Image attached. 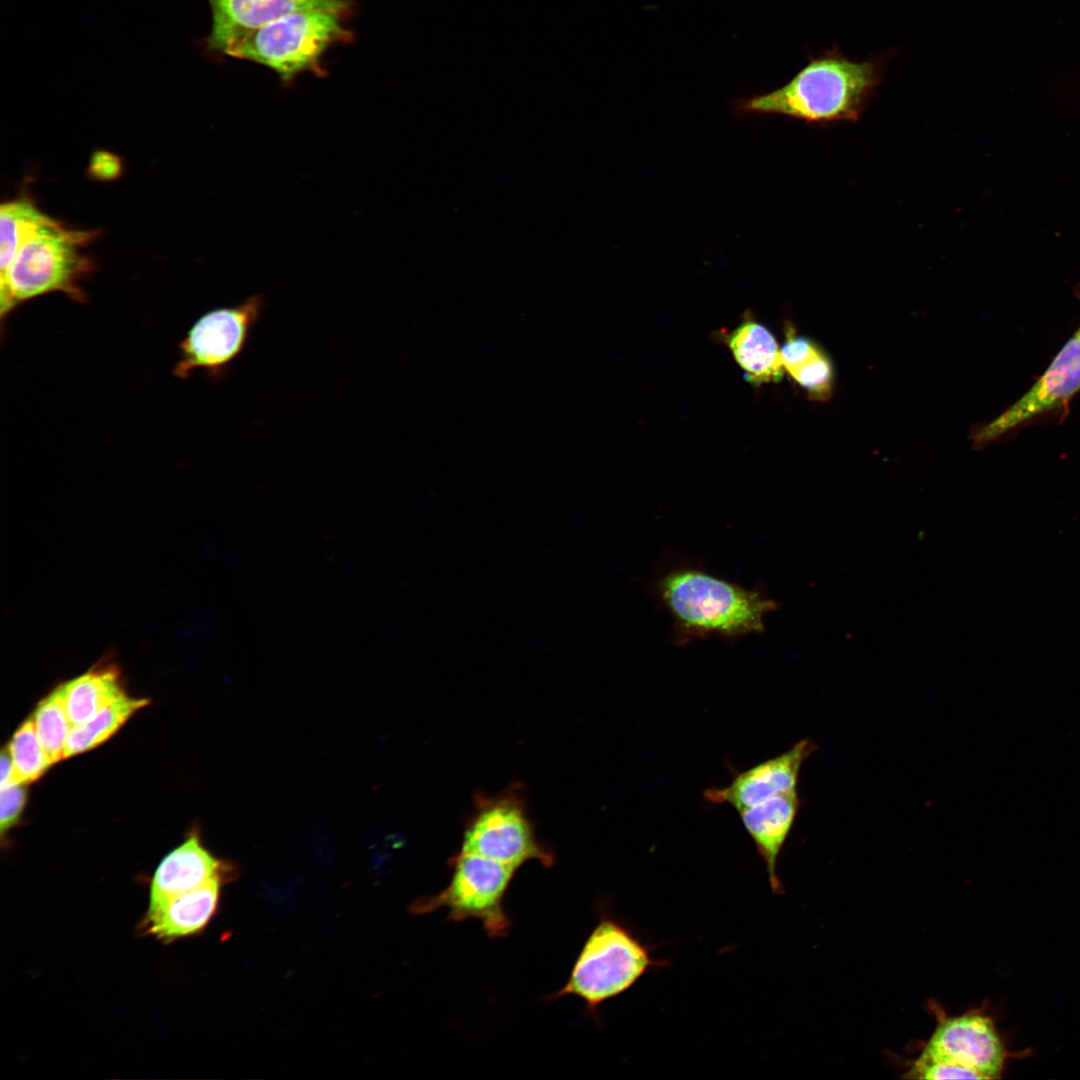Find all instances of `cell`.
<instances>
[{"instance_id":"1","label":"cell","mask_w":1080,"mask_h":1080,"mask_svg":"<svg viewBox=\"0 0 1080 1080\" xmlns=\"http://www.w3.org/2000/svg\"><path fill=\"white\" fill-rule=\"evenodd\" d=\"M880 59L856 61L838 48L809 62L784 86L743 99L742 114H775L807 123L855 122L882 79Z\"/></svg>"},{"instance_id":"2","label":"cell","mask_w":1080,"mask_h":1080,"mask_svg":"<svg viewBox=\"0 0 1080 1080\" xmlns=\"http://www.w3.org/2000/svg\"><path fill=\"white\" fill-rule=\"evenodd\" d=\"M659 596L683 637L737 638L764 630L775 601L701 570H674L661 578Z\"/></svg>"},{"instance_id":"3","label":"cell","mask_w":1080,"mask_h":1080,"mask_svg":"<svg viewBox=\"0 0 1080 1080\" xmlns=\"http://www.w3.org/2000/svg\"><path fill=\"white\" fill-rule=\"evenodd\" d=\"M598 921L586 938L563 987L546 997L582 1000L593 1018L599 1007L628 991L648 971L669 965L654 956L655 946L619 919L606 904H599Z\"/></svg>"},{"instance_id":"4","label":"cell","mask_w":1080,"mask_h":1080,"mask_svg":"<svg viewBox=\"0 0 1080 1080\" xmlns=\"http://www.w3.org/2000/svg\"><path fill=\"white\" fill-rule=\"evenodd\" d=\"M98 235L97 230L69 228L55 219L26 239L0 281L2 333L6 318L30 299L61 292L73 301H87L80 282L95 270V262L85 249Z\"/></svg>"},{"instance_id":"5","label":"cell","mask_w":1080,"mask_h":1080,"mask_svg":"<svg viewBox=\"0 0 1080 1080\" xmlns=\"http://www.w3.org/2000/svg\"><path fill=\"white\" fill-rule=\"evenodd\" d=\"M342 14L306 10L264 26L244 30L208 45L230 57L249 60L273 70L284 84L304 72L321 75L320 60L327 49L350 37Z\"/></svg>"},{"instance_id":"6","label":"cell","mask_w":1080,"mask_h":1080,"mask_svg":"<svg viewBox=\"0 0 1080 1080\" xmlns=\"http://www.w3.org/2000/svg\"><path fill=\"white\" fill-rule=\"evenodd\" d=\"M449 864L452 876L447 887L436 895L421 897L411 904L414 914L439 909L454 922L469 919L481 923L491 938L505 937L511 928L504 898L516 868L481 855L458 852Z\"/></svg>"},{"instance_id":"7","label":"cell","mask_w":1080,"mask_h":1080,"mask_svg":"<svg viewBox=\"0 0 1080 1080\" xmlns=\"http://www.w3.org/2000/svg\"><path fill=\"white\" fill-rule=\"evenodd\" d=\"M460 852L481 855L516 869L528 861L544 867L555 862L552 850L537 837L519 791L513 788L475 798Z\"/></svg>"},{"instance_id":"8","label":"cell","mask_w":1080,"mask_h":1080,"mask_svg":"<svg viewBox=\"0 0 1080 1080\" xmlns=\"http://www.w3.org/2000/svg\"><path fill=\"white\" fill-rule=\"evenodd\" d=\"M264 305V296L255 294L200 316L178 344L173 376L187 379L200 370L214 379L224 376L245 349Z\"/></svg>"},{"instance_id":"9","label":"cell","mask_w":1080,"mask_h":1080,"mask_svg":"<svg viewBox=\"0 0 1080 1080\" xmlns=\"http://www.w3.org/2000/svg\"><path fill=\"white\" fill-rule=\"evenodd\" d=\"M921 1055L970 1071L979 1079L999 1078L1005 1061L993 1021L977 1012L940 1017Z\"/></svg>"},{"instance_id":"10","label":"cell","mask_w":1080,"mask_h":1080,"mask_svg":"<svg viewBox=\"0 0 1080 1080\" xmlns=\"http://www.w3.org/2000/svg\"><path fill=\"white\" fill-rule=\"evenodd\" d=\"M1080 390V325L1037 382L1012 406L973 436L978 445L991 442L1029 420L1064 405Z\"/></svg>"},{"instance_id":"11","label":"cell","mask_w":1080,"mask_h":1080,"mask_svg":"<svg viewBox=\"0 0 1080 1080\" xmlns=\"http://www.w3.org/2000/svg\"><path fill=\"white\" fill-rule=\"evenodd\" d=\"M815 750V742L802 739L788 751L736 774L727 786L706 789L704 798L713 804H729L740 812L794 790L802 764Z\"/></svg>"},{"instance_id":"12","label":"cell","mask_w":1080,"mask_h":1080,"mask_svg":"<svg viewBox=\"0 0 1080 1080\" xmlns=\"http://www.w3.org/2000/svg\"><path fill=\"white\" fill-rule=\"evenodd\" d=\"M212 12L210 45L237 32L255 29L299 11L326 10L345 15L348 0H207Z\"/></svg>"},{"instance_id":"13","label":"cell","mask_w":1080,"mask_h":1080,"mask_svg":"<svg viewBox=\"0 0 1080 1080\" xmlns=\"http://www.w3.org/2000/svg\"><path fill=\"white\" fill-rule=\"evenodd\" d=\"M800 802L797 789H794L739 812L743 826L765 863L770 888L774 894L783 893L777 863L800 808Z\"/></svg>"},{"instance_id":"14","label":"cell","mask_w":1080,"mask_h":1080,"mask_svg":"<svg viewBox=\"0 0 1080 1080\" xmlns=\"http://www.w3.org/2000/svg\"><path fill=\"white\" fill-rule=\"evenodd\" d=\"M223 879L213 878L196 889L149 904L144 930L161 940L200 932L216 912Z\"/></svg>"},{"instance_id":"15","label":"cell","mask_w":1080,"mask_h":1080,"mask_svg":"<svg viewBox=\"0 0 1080 1080\" xmlns=\"http://www.w3.org/2000/svg\"><path fill=\"white\" fill-rule=\"evenodd\" d=\"M233 873L232 866L214 857L191 835L168 853L155 870L149 904L196 889L216 877Z\"/></svg>"},{"instance_id":"16","label":"cell","mask_w":1080,"mask_h":1080,"mask_svg":"<svg viewBox=\"0 0 1080 1080\" xmlns=\"http://www.w3.org/2000/svg\"><path fill=\"white\" fill-rule=\"evenodd\" d=\"M726 338L748 382L759 386L782 379L785 370L780 347L767 327L746 317Z\"/></svg>"},{"instance_id":"17","label":"cell","mask_w":1080,"mask_h":1080,"mask_svg":"<svg viewBox=\"0 0 1080 1080\" xmlns=\"http://www.w3.org/2000/svg\"><path fill=\"white\" fill-rule=\"evenodd\" d=\"M59 687L72 726L86 722L125 692L112 664L95 666Z\"/></svg>"},{"instance_id":"18","label":"cell","mask_w":1080,"mask_h":1080,"mask_svg":"<svg viewBox=\"0 0 1080 1080\" xmlns=\"http://www.w3.org/2000/svg\"><path fill=\"white\" fill-rule=\"evenodd\" d=\"M149 703L125 692L86 722L72 726L64 758L91 750L109 739L138 710Z\"/></svg>"},{"instance_id":"19","label":"cell","mask_w":1080,"mask_h":1080,"mask_svg":"<svg viewBox=\"0 0 1080 1080\" xmlns=\"http://www.w3.org/2000/svg\"><path fill=\"white\" fill-rule=\"evenodd\" d=\"M55 219L43 213L26 197L0 206V281L3 280L26 239L39 227Z\"/></svg>"},{"instance_id":"20","label":"cell","mask_w":1080,"mask_h":1080,"mask_svg":"<svg viewBox=\"0 0 1080 1080\" xmlns=\"http://www.w3.org/2000/svg\"><path fill=\"white\" fill-rule=\"evenodd\" d=\"M32 719L50 764L65 759V746L72 725L59 686L38 703Z\"/></svg>"},{"instance_id":"21","label":"cell","mask_w":1080,"mask_h":1080,"mask_svg":"<svg viewBox=\"0 0 1080 1080\" xmlns=\"http://www.w3.org/2000/svg\"><path fill=\"white\" fill-rule=\"evenodd\" d=\"M13 764L11 781L23 784L40 778L51 765L38 739L33 719H27L7 746Z\"/></svg>"},{"instance_id":"22","label":"cell","mask_w":1080,"mask_h":1080,"mask_svg":"<svg viewBox=\"0 0 1080 1080\" xmlns=\"http://www.w3.org/2000/svg\"><path fill=\"white\" fill-rule=\"evenodd\" d=\"M789 374L815 400H827L832 394L833 366L821 347Z\"/></svg>"},{"instance_id":"23","label":"cell","mask_w":1080,"mask_h":1080,"mask_svg":"<svg viewBox=\"0 0 1080 1080\" xmlns=\"http://www.w3.org/2000/svg\"><path fill=\"white\" fill-rule=\"evenodd\" d=\"M25 802L26 790L23 783L9 781L1 785L0 826L2 834L17 822Z\"/></svg>"},{"instance_id":"24","label":"cell","mask_w":1080,"mask_h":1080,"mask_svg":"<svg viewBox=\"0 0 1080 1080\" xmlns=\"http://www.w3.org/2000/svg\"><path fill=\"white\" fill-rule=\"evenodd\" d=\"M122 166L120 159L107 151H97L93 154L89 174L99 180H112L120 175Z\"/></svg>"},{"instance_id":"25","label":"cell","mask_w":1080,"mask_h":1080,"mask_svg":"<svg viewBox=\"0 0 1080 1080\" xmlns=\"http://www.w3.org/2000/svg\"><path fill=\"white\" fill-rule=\"evenodd\" d=\"M12 772H13L12 759H11V755H10V752H9L8 748H6V749L2 750L1 758H0V775H1L0 784L1 785L11 781Z\"/></svg>"}]
</instances>
